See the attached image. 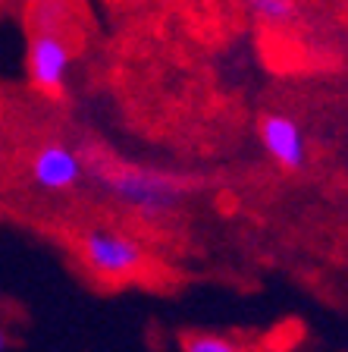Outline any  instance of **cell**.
<instances>
[{
	"label": "cell",
	"mask_w": 348,
	"mask_h": 352,
	"mask_svg": "<svg viewBox=\"0 0 348 352\" xmlns=\"http://www.w3.org/2000/svg\"><path fill=\"white\" fill-rule=\"evenodd\" d=\"M104 192L116 205L135 211L145 220H163L185 201V186L160 170L145 167H119L104 176Z\"/></svg>",
	"instance_id": "6da1fadb"
},
{
	"label": "cell",
	"mask_w": 348,
	"mask_h": 352,
	"mask_svg": "<svg viewBox=\"0 0 348 352\" xmlns=\"http://www.w3.org/2000/svg\"><path fill=\"white\" fill-rule=\"evenodd\" d=\"M79 255L85 267L101 280H132L145 271L148 252L141 239H135L126 230L113 227H88L79 236Z\"/></svg>",
	"instance_id": "7a4b0ae2"
},
{
	"label": "cell",
	"mask_w": 348,
	"mask_h": 352,
	"mask_svg": "<svg viewBox=\"0 0 348 352\" xmlns=\"http://www.w3.org/2000/svg\"><path fill=\"white\" fill-rule=\"evenodd\" d=\"M25 69H29V82L38 91L60 95L69 82V69H73V47L60 32H32Z\"/></svg>",
	"instance_id": "3957f363"
},
{
	"label": "cell",
	"mask_w": 348,
	"mask_h": 352,
	"mask_svg": "<svg viewBox=\"0 0 348 352\" xmlns=\"http://www.w3.org/2000/svg\"><path fill=\"white\" fill-rule=\"evenodd\" d=\"M85 173H88L85 157H82L76 148L63 145V142H47V145H41L29 164L32 183L44 192L76 189V186L85 179Z\"/></svg>",
	"instance_id": "277c9868"
},
{
	"label": "cell",
	"mask_w": 348,
	"mask_h": 352,
	"mask_svg": "<svg viewBox=\"0 0 348 352\" xmlns=\"http://www.w3.org/2000/svg\"><path fill=\"white\" fill-rule=\"evenodd\" d=\"M261 145L267 157L286 173H295L308 164V135L289 113H264L261 117Z\"/></svg>",
	"instance_id": "5b68a950"
},
{
	"label": "cell",
	"mask_w": 348,
	"mask_h": 352,
	"mask_svg": "<svg viewBox=\"0 0 348 352\" xmlns=\"http://www.w3.org/2000/svg\"><path fill=\"white\" fill-rule=\"evenodd\" d=\"M179 352H248L242 343L223 337V333H207V330H189L179 337Z\"/></svg>",
	"instance_id": "8992f818"
},
{
	"label": "cell",
	"mask_w": 348,
	"mask_h": 352,
	"mask_svg": "<svg viewBox=\"0 0 348 352\" xmlns=\"http://www.w3.org/2000/svg\"><path fill=\"white\" fill-rule=\"evenodd\" d=\"M245 7L251 10L264 25H289L298 13L295 0H245Z\"/></svg>",
	"instance_id": "52a82bcc"
},
{
	"label": "cell",
	"mask_w": 348,
	"mask_h": 352,
	"mask_svg": "<svg viewBox=\"0 0 348 352\" xmlns=\"http://www.w3.org/2000/svg\"><path fill=\"white\" fill-rule=\"evenodd\" d=\"M7 349V333H3V330H0V352Z\"/></svg>",
	"instance_id": "ba28073f"
}]
</instances>
